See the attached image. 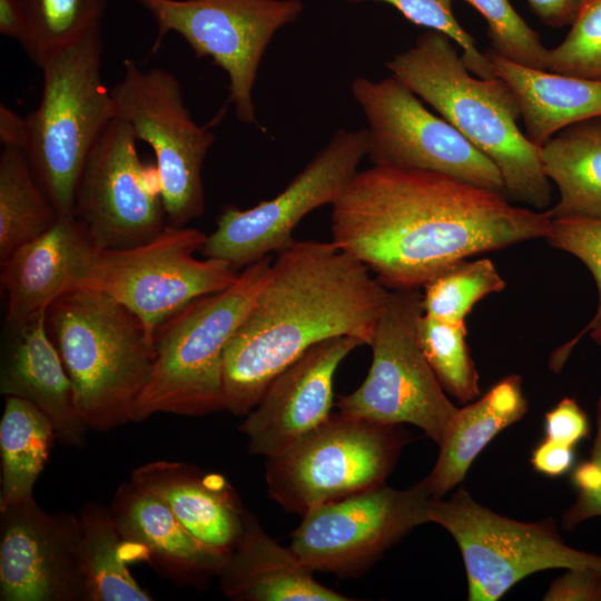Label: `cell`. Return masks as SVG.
<instances>
[{
	"instance_id": "1",
	"label": "cell",
	"mask_w": 601,
	"mask_h": 601,
	"mask_svg": "<svg viewBox=\"0 0 601 601\" xmlns=\"http://www.w3.org/2000/svg\"><path fill=\"white\" fill-rule=\"evenodd\" d=\"M332 242L387 289H417L471 256L550 235L546 211L428 170L357 171L332 204Z\"/></svg>"
},
{
	"instance_id": "2",
	"label": "cell",
	"mask_w": 601,
	"mask_h": 601,
	"mask_svg": "<svg viewBox=\"0 0 601 601\" xmlns=\"http://www.w3.org/2000/svg\"><path fill=\"white\" fill-rule=\"evenodd\" d=\"M276 254L225 349L224 406L235 415L312 346L339 336L368 345L391 292L333 242L294 239Z\"/></svg>"
},
{
	"instance_id": "3",
	"label": "cell",
	"mask_w": 601,
	"mask_h": 601,
	"mask_svg": "<svg viewBox=\"0 0 601 601\" xmlns=\"http://www.w3.org/2000/svg\"><path fill=\"white\" fill-rule=\"evenodd\" d=\"M386 68L497 167L505 195L536 210L550 205L540 147L519 128L518 102L502 79L474 76L453 41L435 30L422 33Z\"/></svg>"
},
{
	"instance_id": "4",
	"label": "cell",
	"mask_w": 601,
	"mask_h": 601,
	"mask_svg": "<svg viewBox=\"0 0 601 601\" xmlns=\"http://www.w3.org/2000/svg\"><path fill=\"white\" fill-rule=\"evenodd\" d=\"M47 326L89 430L132 422L156 351L138 316L104 292L77 287L47 311Z\"/></svg>"
},
{
	"instance_id": "5",
	"label": "cell",
	"mask_w": 601,
	"mask_h": 601,
	"mask_svg": "<svg viewBox=\"0 0 601 601\" xmlns=\"http://www.w3.org/2000/svg\"><path fill=\"white\" fill-rule=\"evenodd\" d=\"M269 256L245 267L229 287L201 296L159 325L156 357L132 422L154 414L203 416L224 411L226 346L266 283Z\"/></svg>"
},
{
	"instance_id": "6",
	"label": "cell",
	"mask_w": 601,
	"mask_h": 601,
	"mask_svg": "<svg viewBox=\"0 0 601 601\" xmlns=\"http://www.w3.org/2000/svg\"><path fill=\"white\" fill-rule=\"evenodd\" d=\"M100 26L52 55L42 66L40 102L27 119L32 171L58 216L73 215L77 181L89 151L117 117L101 80Z\"/></svg>"
},
{
	"instance_id": "7",
	"label": "cell",
	"mask_w": 601,
	"mask_h": 601,
	"mask_svg": "<svg viewBox=\"0 0 601 601\" xmlns=\"http://www.w3.org/2000/svg\"><path fill=\"white\" fill-rule=\"evenodd\" d=\"M412 437L401 424L333 414L285 451L265 459L269 496L287 512L314 506L385 483Z\"/></svg>"
},
{
	"instance_id": "8",
	"label": "cell",
	"mask_w": 601,
	"mask_h": 601,
	"mask_svg": "<svg viewBox=\"0 0 601 601\" xmlns=\"http://www.w3.org/2000/svg\"><path fill=\"white\" fill-rule=\"evenodd\" d=\"M423 313L417 289L390 292L368 344V373L354 392L339 397L336 406L349 417L415 425L439 445L457 407L421 348L417 327Z\"/></svg>"
},
{
	"instance_id": "9",
	"label": "cell",
	"mask_w": 601,
	"mask_h": 601,
	"mask_svg": "<svg viewBox=\"0 0 601 601\" xmlns=\"http://www.w3.org/2000/svg\"><path fill=\"white\" fill-rule=\"evenodd\" d=\"M428 515L460 548L471 601H496L539 571H601V555L565 544L553 519L520 522L500 515L479 504L465 489L449 500L432 497Z\"/></svg>"
},
{
	"instance_id": "10",
	"label": "cell",
	"mask_w": 601,
	"mask_h": 601,
	"mask_svg": "<svg viewBox=\"0 0 601 601\" xmlns=\"http://www.w3.org/2000/svg\"><path fill=\"white\" fill-rule=\"evenodd\" d=\"M207 235L167 224L148 242L124 249H99L78 287L104 292L140 318L152 335L193 300L220 292L239 273L227 263L195 256Z\"/></svg>"
},
{
	"instance_id": "11",
	"label": "cell",
	"mask_w": 601,
	"mask_h": 601,
	"mask_svg": "<svg viewBox=\"0 0 601 601\" xmlns=\"http://www.w3.org/2000/svg\"><path fill=\"white\" fill-rule=\"evenodd\" d=\"M117 116L156 158L167 224L186 226L205 210L203 164L216 140L196 124L178 79L162 68L124 61V76L110 90Z\"/></svg>"
},
{
	"instance_id": "12",
	"label": "cell",
	"mask_w": 601,
	"mask_h": 601,
	"mask_svg": "<svg viewBox=\"0 0 601 601\" xmlns=\"http://www.w3.org/2000/svg\"><path fill=\"white\" fill-rule=\"evenodd\" d=\"M152 17L156 52L169 32L181 36L197 58L208 57L228 76L238 121L257 124L253 102L263 56L275 33L304 11L302 0H136Z\"/></svg>"
},
{
	"instance_id": "13",
	"label": "cell",
	"mask_w": 601,
	"mask_h": 601,
	"mask_svg": "<svg viewBox=\"0 0 601 601\" xmlns=\"http://www.w3.org/2000/svg\"><path fill=\"white\" fill-rule=\"evenodd\" d=\"M351 91L366 118L373 165L435 171L505 195L497 167L396 78L356 77Z\"/></svg>"
},
{
	"instance_id": "14",
	"label": "cell",
	"mask_w": 601,
	"mask_h": 601,
	"mask_svg": "<svg viewBox=\"0 0 601 601\" xmlns=\"http://www.w3.org/2000/svg\"><path fill=\"white\" fill-rule=\"evenodd\" d=\"M366 152V128L336 130L274 198L247 209L224 207L200 253L239 270L284 249L294 240L293 231L307 214L339 198Z\"/></svg>"
},
{
	"instance_id": "15",
	"label": "cell",
	"mask_w": 601,
	"mask_h": 601,
	"mask_svg": "<svg viewBox=\"0 0 601 601\" xmlns=\"http://www.w3.org/2000/svg\"><path fill=\"white\" fill-rule=\"evenodd\" d=\"M426 480L398 490L382 484L312 508L290 548L313 572L357 578L412 529L430 522Z\"/></svg>"
},
{
	"instance_id": "16",
	"label": "cell",
	"mask_w": 601,
	"mask_h": 601,
	"mask_svg": "<svg viewBox=\"0 0 601 601\" xmlns=\"http://www.w3.org/2000/svg\"><path fill=\"white\" fill-rule=\"evenodd\" d=\"M137 141L130 125L117 116L80 171L73 216L98 249L144 244L167 225L156 165L140 159Z\"/></svg>"
},
{
	"instance_id": "17",
	"label": "cell",
	"mask_w": 601,
	"mask_h": 601,
	"mask_svg": "<svg viewBox=\"0 0 601 601\" xmlns=\"http://www.w3.org/2000/svg\"><path fill=\"white\" fill-rule=\"evenodd\" d=\"M78 516L31 497L0 510V600L85 601Z\"/></svg>"
},
{
	"instance_id": "18",
	"label": "cell",
	"mask_w": 601,
	"mask_h": 601,
	"mask_svg": "<svg viewBox=\"0 0 601 601\" xmlns=\"http://www.w3.org/2000/svg\"><path fill=\"white\" fill-rule=\"evenodd\" d=\"M364 343L352 336L308 348L266 387L239 431L252 455L274 456L316 430L332 415L334 378L343 359Z\"/></svg>"
},
{
	"instance_id": "19",
	"label": "cell",
	"mask_w": 601,
	"mask_h": 601,
	"mask_svg": "<svg viewBox=\"0 0 601 601\" xmlns=\"http://www.w3.org/2000/svg\"><path fill=\"white\" fill-rule=\"evenodd\" d=\"M110 511L127 564L146 563L166 580L198 589L218 577L226 554L197 539L151 493L124 482Z\"/></svg>"
},
{
	"instance_id": "20",
	"label": "cell",
	"mask_w": 601,
	"mask_h": 601,
	"mask_svg": "<svg viewBox=\"0 0 601 601\" xmlns=\"http://www.w3.org/2000/svg\"><path fill=\"white\" fill-rule=\"evenodd\" d=\"M98 250L73 215L58 216L45 233L13 250L0 263L7 327L46 314L58 297L77 288Z\"/></svg>"
},
{
	"instance_id": "21",
	"label": "cell",
	"mask_w": 601,
	"mask_h": 601,
	"mask_svg": "<svg viewBox=\"0 0 601 601\" xmlns=\"http://www.w3.org/2000/svg\"><path fill=\"white\" fill-rule=\"evenodd\" d=\"M129 481L158 497L197 539L226 555L242 534L247 510L221 473L157 460L136 467Z\"/></svg>"
},
{
	"instance_id": "22",
	"label": "cell",
	"mask_w": 601,
	"mask_h": 601,
	"mask_svg": "<svg viewBox=\"0 0 601 601\" xmlns=\"http://www.w3.org/2000/svg\"><path fill=\"white\" fill-rule=\"evenodd\" d=\"M9 328L0 393L29 401L46 413L63 446H83L89 428L78 412L70 377L50 337L47 313Z\"/></svg>"
},
{
	"instance_id": "23",
	"label": "cell",
	"mask_w": 601,
	"mask_h": 601,
	"mask_svg": "<svg viewBox=\"0 0 601 601\" xmlns=\"http://www.w3.org/2000/svg\"><path fill=\"white\" fill-rule=\"evenodd\" d=\"M217 579L223 594L235 601L352 600L319 583L292 548L275 541L249 511Z\"/></svg>"
},
{
	"instance_id": "24",
	"label": "cell",
	"mask_w": 601,
	"mask_h": 601,
	"mask_svg": "<svg viewBox=\"0 0 601 601\" xmlns=\"http://www.w3.org/2000/svg\"><path fill=\"white\" fill-rule=\"evenodd\" d=\"M495 76L511 89L526 137L542 146L561 129L601 116V81L529 68L489 49Z\"/></svg>"
},
{
	"instance_id": "25",
	"label": "cell",
	"mask_w": 601,
	"mask_h": 601,
	"mask_svg": "<svg viewBox=\"0 0 601 601\" xmlns=\"http://www.w3.org/2000/svg\"><path fill=\"white\" fill-rule=\"evenodd\" d=\"M528 402L522 380L512 374L481 398L457 408L441 442L436 463L425 477L433 499L442 497L461 483L475 457L501 431L520 421Z\"/></svg>"
},
{
	"instance_id": "26",
	"label": "cell",
	"mask_w": 601,
	"mask_h": 601,
	"mask_svg": "<svg viewBox=\"0 0 601 601\" xmlns=\"http://www.w3.org/2000/svg\"><path fill=\"white\" fill-rule=\"evenodd\" d=\"M544 175L560 198L548 215L601 219V116L572 124L540 146Z\"/></svg>"
},
{
	"instance_id": "27",
	"label": "cell",
	"mask_w": 601,
	"mask_h": 601,
	"mask_svg": "<svg viewBox=\"0 0 601 601\" xmlns=\"http://www.w3.org/2000/svg\"><path fill=\"white\" fill-rule=\"evenodd\" d=\"M56 439L46 413L29 401L6 396L0 421V510L33 497Z\"/></svg>"
},
{
	"instance_id": "28",
	"label": "cell",
	"mask_w": 601,
	"mask_h": 601,
	"mask_svg": "<svg viewBox=\"0 0 601 601\" xmlns=\"http://www.w3.org/2000/svg\"><path fill=\"white\" fill-rule=\"evenodd\" d=\"M78 520L85 601L154 600L135 580L121 556V541L110 508L87 502Z\"/></svg>"
},
{
	"instance_id": "29",
	"label": "cell",
	"mask_w": 601,
	"mask_h": 601,
	"mask_svg": "<svg viewBox=\"0 0 601 601\" xmlns=\"http://www.w3.org/2000/svg\"><path fill=\"white\" fill-rule=\"evenodd\" d=\"M58 215L37 180L24 150L0 155V263L45 233Z\"/></svg>"
},
{
	"instance_id": "30",
	"label": "cell",
	"mask_w": 601,
	"mask_h": 601,
	"mask_svg": "<svg viewBox=\"0 0 601 601\" xmlns=\"http://www.w3.org/2000/svg\"><path fill=\"white\" fill-rule=\"evenodd\" d=\"M26 29L20 45L39 67L100 26L106 0H22Z\"/></svg>"
},
{
	"instance_id": "31",
	"label": "cell",
	"mask_w": 601,
	"mask_h": 601,
	"mask_svg": "<svg viewBox=\"0 0 601 601\" xmlns=\"http://www.w3.org/2000/svg\"><path fill=\"white\" fill-rule=\"evenodd\" d=\"M504 287L505 280L490 258L463 259L423 286V312L444 322L465 323L477 302Z\"/></svg>"
},
{
	"instance_id": "32",
	"label": "cell",
	"mask_w": 601,
	"mask_h": 601,
	"mask_svg": "<svg viewBox=\"0 0 601 601\" xmlns=\"http://www.w3.org/2000/svg\"><path fill=\"white\" fill-rule=\"evenodd\" d=\"M417 335L444 391L463 403L475 400L480 394L479 373L466 343L465 323L444 322L423 313Z\"/></svg>"
},
{
	"instance_id": "33",
	"label": "cell",
	"mask_w": 601,
	"mask_h": 601,
	"mask_svg": "<svg viewBox=\"0 0 601 601\" xmlns=\"http://www.w3.org/2000/svg\"><path fill=\"white\" fill-rule=\"evenodd\" d=\"M485 20L491 49L519 65L548 70V49L509 0H464Z\"/></svg>"
},
{
	"instance_id": "34",
	"label": "cell",
	"mask_w": 601,
	"mask_h": 601,
	"mask_svg": "<svg viewBox=\"0 0 601 601\" xmlns=\"http://www.w3.org/2000/svg\"><path fill=\"white\" fill-rule=\"evenodd\" d=\"M546 240L554 248L575 256L588 267L599 294L597 312L592 319L577 336L553 352L550 367L558 372L582 336L601 323V219L554 218Z\"/></svg>"
},
{
	"instance_id": "35",
	"label": "cell",
	"mask_w": 601,
	"mask_h": 601,
	"mask_svg": "<svg viewBox=\"0 0 601 601\" xmlns=\"http://www.w3.org/2000/svg\"><path fill=\"white\" fill-rule=\"evenodd\" d=\"M548 71L601 81V0H590L563 41L548 49Z\"/></svg>"
},
{
	"instance_id": "36",
	"label": "cell",
	"mask_w": 601,
	"mask_h": 601,
	"mask_svg": "<svg viewBox=\"0 0 601 601\" xmlns=\"http://www.w3.org/2000/svg\"><path fill=\"white\" fill-rule=\"evenodd\" d=\"M380 1L394 7L410 22L446 35L462 48L466 68L480 78L496 77L490 59L481 53L474 38L461 26L453 11V0H346Z\"/></svg>"
},
{
	"instance_id": "37",
	"label": "cell",
	"mask_w": 601,
	"mask_h": 601,
	"mask_svg": "<svg viewBox=\"0 0 601 601\" xmlns=\"http://www.w3.org/2000/svg\"><path fill=\"white\" fill-rule=\"evenodd\" d=\"M597 433L590 457L572 472V484L578 490L575 502L565 511L562 526L572 530L581 522L601 516V396L595 406Z\"/></svg>"
},
{
	"instance_id": "38",
	"label": "cell",
	"mask_w": 601,
	"mask_h": 601,
	"mask_svg": "<svg viewBox=\"0 0 601 601\" xmlns=\"http://www.w3.org/2000/svg\"><path fill=\"white\" fill-rule=\"evenodd\" d=\"M545 439L574 447L590 436L589 420L572 397L562 398L544 417Z\"/></svg>"
},
{
	"instance_id": "39",
	"label": "cell",
	"mask_w": 601,
	"mask_h": 601,
	"mask_svg": "<svg viewBox=\"0 0 601 601\" xmlns=\"http://www.w3.org/2000/svg\"><path fill=\"white\" fill-rule=\"evenodd\" d=\"M546 601H601V571L568 569L543 597Z\"/></svg>"
},
{
	"instance_id": "40",
	"label": "cell",
	"mask_w": 601,
	"mask_h": 601,
	"mask_svg": "<svg viewBox=\"0 0 601 601\" xmlns=\"http://www.w3.org/2000/svg\"><path fill=\"white\" fill-rule=\"evenodd\" d=\"M574 463L572 446L552 442L548 439L541 441L532 451L531 464L535 472L549 477H558L568 473Z\"/></svg>"
},
{
	"instance_id": "41",
	"label": "cell",
	"mask_w": 601,
	"mask_h": 601,
	"mask_svg": "<svg viewBox=\"0 0 601 601\" xmlns=\"http://www.w3.org/2000/svg\"><path fill=\"white\" fill-rule=\"evenodd\" d=\"M533 13L545 26L563 28L571 26L590 0H526Z\"/></svg>"
},
{
	"instance_id": "42",
	"label": "cell",
	"mask_w": 601,
	"mask_h": 601,
	"mask_svg": "<svg viewBox=\"0 0 601 601\" xmlns=\"http://www.w3.org/2000/svg\"><path fill=\"white\" fill-rule=\"evenodd\" d=\"M0 142L2 148L27 150L29 144V122L27 118L4 105L0 106Z\"/></svg>"
},
{
	"instance_id": "43",
	"label": "cell",
	"mask_w": 601,
	"mask_h": 601,
	"mask_svg": "<svg viewBox=\"0 0 601 601\" xmlns=\"http://www.w3.org/2000/svg\"><path fill=\"white\" fill-rule=\"evenodd\" d=\"M26 29L22 0H0V33L21 41Z\"/></svg>"
},
{
	"instance_id": "44",
	"label": "cell",
	"mask_w": 601,
	"mask_h": 601,
	"mask_svg": "<svg viewBox=\"0 0 601 601\" xmlns=\"http://www.w3.org/2000/svg\"><path fill=\"white\" fill-rule=\"evenodd\" d=\"M590 335L594 343L601 346V323L590 331Z\"/></svg>"
}]
</instances>
